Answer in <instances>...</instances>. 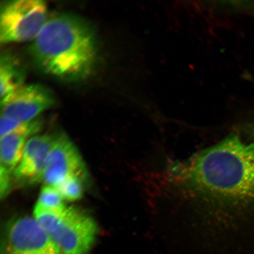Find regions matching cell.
I'll list each match as a JSON object with an SVG mask.
<instances>
[{"label":"cell","instance_id":"6","mask_svg":"<svg viewBox=\"0 0 254 254\" xmlns=\"http://www.w3.org/2000/svg\"><path fill=\"white\" fill-rule=\"evenodd\" d=\"M73 176L85 179L86 168L74 143L64 133H59L48 155L43 182L46 185L57 187Z\"/></svg>","mask_w":254,"mask_h":254},{"label":"cell","instance_id":"12","mask_svg":"<svg viewBox=\"0 0 254 254\" xmlns=\"http://www.w3.org/2000/svg\"><path fill=\"white\" fill-rule=\"evenodd\" d=\"M37 204L50 210L63 212L66 209L64 199L56 187L45 185L41 189Z\"/></svg>","mask_w":254,"mask_h":254},{"label":"cell","instance_id":"8","mask_svg":"<svg viewBox=\"0 0 254 254\" xmlns=\"http://www.w3.org/2000/svg\"><path fill=\"white\" fill-rule=\"evenodd\" d=\"M57 136V134L38 135L28 139L23 157L12 174L18 183L34 185L43 182L48 155Z\"/></svg>","mask_w":254,"mask_h":254},{"label":"cell","instance_id":"14","mask_svg":"<svg viewBox=\"0 0 254 254\" xmlns=\"http://www.w3.org/2000/svg\"><path fill=\"white\" fill-rule=\"evenodd\" d=\"M12 174L0 166V194L1 199L8 195L11 189Z\"/></svg>","mask_w":254,"mask_h":254},{"label":"cell","instance_id":"9","mask_svg":"<svg viewBox=\"0 0 254 254\" xmlns=\"http://www.w3.org/2000/svg\"><path fill=\"white\" fill-rule=\"evenodd\" d=\"M43 126L42 120L34 119L22 123L13 132L1 137L0 166L13 174L23 157L28 137L41 131Z\"/></svg>","mask_w":254,"mask_h":254},{"label":"cell","instance_id":"1","mask_svg":"<svg viewBox=\"0 0 254 254\" xmlns=\"http://www.w3.org/2000/svg\"><path fill=\"white\" fill-rule=\"evenodd\" d=\"M190 180L220 206L254 198V144L231 135L187 163Z\"/></svg>","mask_w":254,"mask_h":254},{"label":"cell","instance_id":"11","mask_svg":"<svg viewBox=\"0 0 254 254\" xmlns=\"http://www.w3.org/2000/svg\"><path fill=\"white\" fill-rule=\"evenodd\" d=\"M84 182L82 178L73 176L68 177L56 187L64 200L75 201L83 196Z\"/></svg>","mask_w":254,"mask_h":254},{"label":"cell","instance_id":"10","mask_svg":"<svg viewBox=\"0 0 254 254\" xmlns=\"http://www.w3.org/2000/svg\"><path fill=\"white\" fill-rule=\"evenodd\" d=\"M24 71L15 57L4 54L0 60V94L1 99L23 86Z\"/></svg>","mask_w":254,"mask_h":254},{"label":"cell","instance_id":"4","mask_svg":"<svg viewBox=\"0 0 254 254\" xmlns=\"http://www.w3.org/2000/svg\"><path fill=\"white\" fill-rule=\"evenodd\" d=\"M98 234V225L93 218L69 206L49 236L63 254H89Z\"/></svg>","mask_w":254,"mask_h":254},{"label":"cell","instance_id":"13","mask_svg":"<svg viewBox=\"0 0 254 254\" xmlns=\"http://www.w3.org/2000/svg\"><path fill=\"white\" fill-rule=\"evenodd\" d=\"M23 123L17 120L8 118L7 117L1 116L0 120V136L7 135L18 128Z\"/></svg>","mask_w":254,"mask_h":254},{"label":"cell","instance_id":"15","mask_svg":"<svg viewBox=\"0 0 254 254\" xmlns=\"http://www.w3.org/2000/svg\"><path fill=\"white\" fill-rule=\"evenodd\" d=\"M253 142L254 143V129L253 130Z\"/></svg>","mask_w":254,"mask_h":254},{"label":"cell","instance_id":"3","mask_svg":"<svg viewBox=\"0 0 254 254\" xmlns=\"http://www.w3.org/2000/svg\"><path fill=\"white\" fill-rule=\"evenodd\" d=\"M46 2L41 0H16L2 6L0 15V43L35 40L47 21Z\"/></svg>","mask_w":254,"mask_h":254},{"label":"cell","instance_id":"2","mask_svg":"<svg viewBox=\"0 0 254 254\" xmlns=\"http://www.w3.org/2000/svg\"><path fill=\"white\" fill-rule=\"evenodd\" d=\"M30 52L46 74L69 80L84 78L90 74L96 61L93 30L77 16H54L34 40Z\"/></svg>","mask_w":254,"mask_h":254},{"label":"cell","instance_id":"7","mask_svg":"<svg viewBox=\"0 0 254 254\" xmlns=\"http://www.w3.org/2000/svg\"><path fill=\"white\" fill-rule=\"evenodd\" d=\"M54 103L52 92L43 85H23L1 100V116L22 123L30 122Z\"/></svg>","mask_w":254,"mask_h":254},{"label":"cell","instance_id":"5","mask_svg":"<svg viewBox=\"0 0 254 254\" xmlns=\"http://www.w3.org/2000/svg\"><path fill=\"white\" fill-rule=\"evenodd\" d=\"M2 254H63L34 218L22 217L9 222Z\"/></svg>","mask_w":254,"mask_h":254}]
</instances>
